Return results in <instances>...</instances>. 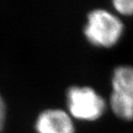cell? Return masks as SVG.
Returning a JSON list of instances; mask_svg holds the SVG:
<instances>
[{
  "label": "cell",
  "mask_w": 133,
  "mask_h": 133,
  "mask_svg": "<svg viewBox=\"0 0 133 133\" xmlns=\"http://www.w3.org/2000/svg\"><path fill=\"white\" fill-rule=\"evenodd\" d=\"M125 26L116 12L105 8H94L87 14L83 33L86 40L97 48H112L123 36Z\"/></svg>",
  "instance_id": "6da1fadb"
},
{
  "label": "cell",
  "mask_w": 133,
  "mask_h": 133,
  "mask_svg": "<svg viewBox=\"0 0 133 133\" xmlns=\"http://www.w3.org/2000/svg\"><path fill=\"white\" fill-rule=\"evenodd\" d=\"M66 105L72 118L92 122L100 119L107 109V103L90 86L74 85L66 91Z\"/></svg>",
  "instance_id": "7a4b0ae2"
},
{
  "label": "cell",
  "mask_w": 133,
  "mask_h": 133,
  "mask_svg": "<svg viewBox=\"0 0 133 133\" xmlns=\"http://www.w3.org/2000/svg\"><path fill=\"white\" fill-rule=\"evenodd\" d=\"M108 105L113 114L124 121L133 120V66L119 65L113 70Z\"/></svg>",
  "instance_id": "3957f363"
},
{
  "label": "cell",
  "mask_w": 133,
  "mask_h": 133,
  "mask_svg": "<svg viewBox=\"0 0 133 133\" xmlns=\"http://www.w3.org/2000/svg\"><path fill=\"white\" fill-rule=\"evenodd\" d=\"M39 133H75L71 116L62 109H49L42 113L36 121Z\"/></svg>",
  "instance_id": "277c9868"
},
{
  "label": "cell",
  "mask_w": 133,
  "mask_h": 133,
  "mask_svg": "<svg viewBox=\"0 0 133 133\" xmlns=\"http://www.w3.org/2000/svg\"><path fill=\"white\" fill-rule=\"evenodd\" d=\"M112 6L118 16H133V0H114Z\"/></svg>",
  "instance_id": "5b68a950"
},
{
  "label": "cell",
  "mask_w": 133,
  "mask_h": 133,
  "mask_svg": "<svg viewBox=\"0 0 133 133\" xmlns=\"http://www.w3.org/2000/svg\"><path fill=\"white\" fill-rule=\"evenodd\" d=\"M5 118H6V106L2 97L0 96V133L4 128Z\"/></svg>",
  "instance_id": "8992f818"
}]
</instances>
